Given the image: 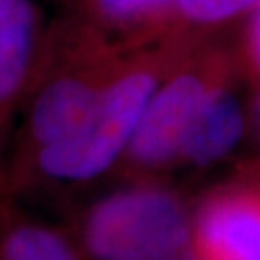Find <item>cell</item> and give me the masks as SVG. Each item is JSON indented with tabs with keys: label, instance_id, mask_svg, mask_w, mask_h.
I'll list each match as a JSON object with an SVG mask.
<instances>
[{
	"label": "cell",
	"instance_id": "obj_1",
	"mask_svg": "<svg viewBox=\"0 0 260 260\" xmlns=\"http://www.w3.org/2000/svg\"><path fill=\"white\" fill-rule=\"evenodd\" d=\"M176 64L174 52H123L93 120L74 137L39 149L41 172L54 179L83 181L108 170L127 149L145 106Z\"/></svg>",
	"mask_w": 260,
	"mask_h": 260
},
{
	"label": "cell",
	"instance_id": "obj_11",
	"mask_svg": "<svg viewBox=\"0 0 260 260\" xmlns=\"http://www.w3.org/2000/svg\"><path fill=\"white\" fill-rule=\"evenodd\" d=\"M252 123H254V129H256V135L260 139V89L258 93L254 94V101H252Z\"/></svg>",
	"mask_w": 260,
	"mask_h": 260
},
{
	"label": "cell",
	"instance_id": "obj_2",
	"mask_svg": "<svg viewBox=\"0 0 260 260\" xmlns=\"http://www.w3.org/2000/svg\"><path fill=\"white\" fill-rule=\"evenodd\" d=\"M85 243L96 260H197L185 208L160 187H131L103 199L85 222Z\"/></svg>",
	"mask_w": 260,
	"mask_h": 260
},
{
	"label": "cell",
	"instance_id": "obj_4",
	"mask_svg": "<svg viewBox=\"0 0 260 260\" xmlns=\"http://www.w3.org/2000/svg\"><path fill=\"white\" fill-rule=\"evenodd\" d=\"M193 235L197 260H260V176L206 197Z\"/></svg>",
	"mask_w": 260,
	"mask_h": 260
},
{
	"label": "cell",
	"instance_id": "obj_5",
	"mask_svg": "<svg viewBox=\"0 0 260 260\" xmlns=\"http://www.w3.org/2000/svg\"><path fill=\"white\" fill-rule=\"evenodd\" d=\"M43 41L35 0H0V123L35 81Z\"/></svg>",
	"mask_w": 260,
	"mask_h": 260
},
{
	"label": "cell",
	"instance_id": "obj_9",
	"mask_svg": "<svg viewBox=\"0 0 260 260\" xmlns=\"http://www.w3.org/2000/svg\"><path fill=\"white\" fill-rule=\"evenodd\" d=\"M256 6L260 0H176L172 18L189 27H214L249 14Z\"/></svg>",
	"mask_w": 260,
	"mask_h": 260
},
{
	"label": "cell",
	"instance_id": "obj_3",
	"mask_svg": "<svg viewBox=\"0 0 260 260\" xmlns=\"http://www.w3.org/2000/svg\"><path fill=\"white\" fill-rule=\"evenodd\" d=\"M222 81H225V64L220 56L206 54L177 62L152 93L127 145L133 164L154 170L181 156L193 121Z\"/></svg>",
	"mask_w": 260,
	"mask_h": 260
},
{
	"label": "cell",
	"instance_id": "obj_6",
	"mask_svg": "<svg viewBox=\"0 0 260 260\" xmlns=\"http://www.w3.org/2000/svg\"><path fill=\"white\" fill-rule=\"evenodd\" d=\"M247 116L241 101L222 81L212 89L187 135L181 160L193 166H208L235 149L245 133Z\"/></svg>",
	"mask_w": 260,
	"mask_h": 260
},
{
	"label": "cell",
	"instance_id": "obj_8",
	"mask_svg": "<svg viewBox=\"0 0 260 260\" xmlns=\"http://www.w3.org/2000/svg\"><path fill=\"white\" fill-rule=\"evenodd\" d=\"M2 260H75V256L58 233L37 225H23L4 241Z\"/></svg>",
	"mask_w": 260,
	"mask_h": 260
},
{
	"label": "cell",
	"instance_id": "obj_7",
	"mask_svg": "<svg viewBox=\"0 0 260 260\" xmlns=\"http://www.w3.org/2000/svg\"><path fill=\"white\" fill-rule=\"evenodd\" d=\"M77 19L108 39L110 33L143 35L172 18L176 0H72Z\"/></svg>",
	"mask_w": 260,
	"mask_h": 260
},
{
	"label": "cell",
	"instance_id": "obj_10",
	"mask_svg": "<svg viewBox=\"0 0 260 260\" xmlns=\"http://www.w3.org/2000/svg\"><path fill=\"white\" fill-rule=\"evenodd\" d=\"M247 56L254 72L260 75V6L251 12V21L247 29Z\"/></svg>",
	"mask_w": 260,
	"mask_h": 260
}]
</instances>
